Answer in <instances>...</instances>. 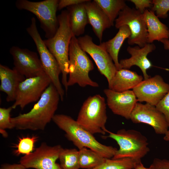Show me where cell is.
<instances>
[{
	"label": "cell",
	"mask_w": 169,
	"mask_h": 169,
	"mask_svg": "<svg viewBox=\"0 0 169 169\" xmlns=\"http://www.w3.org/2000/svg\"><path fill=\"white\" fill-rule=\"evenodd\" d=\"M60 100L58 91L51 83L30 111L11 118L14 128L20 130H44L52 120Z\"/></svg>",
	"instance_id": "cell-1"
},
{
	"label": "cell",
	"mask_w": 169,
	"mask_h": 169,
	"mask_svg": "<svg viewBox=\"0 0 169 169\" xmlns=\"http://www.w3.org/2000/svg\"><path fill=\"white\" fill-rule=\"evenodd\" d=\"M52 120L65 133V136L79 150L86 147L105 158H112L117 149L99 142L93 135L81 126L72 117L63 114H55Z\"/></svg>",
	"instance_id": "cell-2"
},
{
	"label": "cell",
	"mask_w": 169,
	"mask_h": 169,
	"mask_svg": "<svg viewBox=\"0 0 169 169\" xmlns=\"http://www.w3.org/2000/svg\"><path fill=\"white\" fill-rule=\"evenodd\" d=\"M57 17L59 27L55 34L51 38L44 41L59 66L62 74V84L67 94L69 87L67 76L69 74V49L71 40L74 35L70 27L68 11H62Z\"/></svg>",
	"instance_id": "cell-3"
},
{
	"label": "cell",
	"mask_w": 169,
	"mask_h": 169,
	"mask_svg": "<svg viewBox=\"0 0 169 169\" xmlns=\"http://www.w3.org/2000/svg\"><path fill=\"white\" fill-rule=\"evenodd\" d=\"M69 60L68 87L76 84L82 87L87 86L97 87L99 84L90 78V72L94 69L93 64L86 53L79 46L77 38L73 36L69 52Z\"/></svg>",
	"instance_id": "cell-4"
},
{
	"label": "cell",
	"mask_w": 169,
	"mask_h": 169,
	"mask_svg": "<svg viewBox=\"0 0 169 169\" xmlns=\"http://www.w3.org/2000/svg\"><path fill=\"white\" fill-rule=\"evenodd\" d=\"M106 106L105 98L100 95L89 97L79 110L77 122L93 135H105L108 131L105 127L107 119Z\"/></svg>",
	"instance_id": "cell-5"
},
{
	"label": "cell",
	"mask_w": 169,
	"mask_h": 169,
	"mask_svg": "<svg viewBox=\"0 0 169 169\" xmlns=\"http://www.w3.org/2000/svg\"><path fill=\"white\" fill-rule=\"evenodd\" d=\"M109 137L115 141L119 146L112 159L129 157L141 160L150 151L147 138L139 131L133 129H120L116 133L108 131Z\"/></svg>",
	"instance_id": "cell-6"
},
{
	"label": "cell",
	"mask_w": 169,
	"mask_h": 169,
	"mask_svg": "<svg viewBox=\"0 0 169 169\" xmlns=\"http://www.w3.org/2000/svg\"><path fill=\"white\" fill-rule=\"evenodd\" d=\"M59 0H45L32 2L27 0H18L15 2L17 9L26 10L34 14L39 20L40 27L44 32L47 39L52 37L59 27L56 12Z\"/></svg>",
	"instance_id": "cell-7"
},
{
	"label": "cell",
	"mask_w": 169,
	"mask_h": 169,
	"mask_svg": "<svg viewBox=\"0 0 169 169\" xmlns=\"http://www.w3.org/2000/svg\"><path fill=\"white\" fill-rule=\"evenodd\" d=\"M28 34L33 40L38 53L43 69L50 79L60 96L64 99L65 92L59 78L61 73L59 66L55 58L46 47L38 30L35 18L32 17L29 27L26 28Z\"/></svg>",
	"instance_id": "cell-8"
},
{
	"label": "cell",
	"mask_w": 169,
	"mask_h": 169,
	"mask_svg": "<svg viewBox=\"0 0 169 169\" xmlns=\"http://www.w3.org/2000/svg\"><path fill=\"white\" fill-rule=\"evenodd\" d=\"M115 21L117 28L124 25L129 27L131 32L128 39L129 44H136L142 48L148 43L147 30L143 13L138 10L126 5L120 12Z\"/></svg>",
	"instance_id": "cell-9"
},
{
	"label": "cell",
	"mask_w": 169,
	"mask_h": 169,
	"mask_svg": "<svg viewBox=\"0 0 169 169\" xmlns=\"http://www.w3.org/2000/svg\"><path fill=\"white\" fill-rule=\"evenodd\" d=\"M77 39L80 47L93 59L99 71L105 77L109 85L117 70L106 50L105 42L96 45L91 37L87 35L79 37Z\"/></svg>",
	"instance_id": "cell-10"
},
{
	"label": "cell",
	"mask_w": 169,
	"mask_h": 169,
	"mask_svg": "<svg viewBox=\"0 0 169 169\" xmlns=\"http://www.w3.org/2000/svg\"><path fill=\"white\" fill-rule=\"evenodd\" d=\"M51 83L45 72L37 76L26 78L18 87L15 100L12 106L13 109L19 106L23 110L29 104L38 101Z\"/></svg>",
	"instance_id": "cell-11"
},
{
	"label": "cell",
	"mask_w": 169,
	"mask_h": 169,
	"mask_svg": "<svg viewBox=\"0 0 169 169\" xmlns=\"http://www.w3.org/2000/svg\"><path fill=\"white\" fill-rule=\"evenodd\" d=\"M62 148L60 145L50 146L43 142L33 151L22 157L20 163L27 169H62L56 162Z\"/></svg>",
	"instance_id": "cell-12"
},
{
	"label": "cell",
	"mask_w": 169,
	"mask_h": 169,
	"mask_svg": "<svg viewBox=\"0 0 169 169\" xmlns=\"http://www.w3.org/2000/svg\"><path fill=\"white\" fill-rule=\"evenodd\" d=\"M134 123H143L152 127L156 133L164 135L169 127L166 118L155 106L137 102L130 119Z\"/></svg>",
	"instance_id": "cell-13"
},
{
	"label": "cell",
	"mask_w": 169,
	"mask_h": 169,
	"mask_svg": "<svg viewBox=\"0 0 169 169\" xmlns=\"http://www.w3.org/2000/svg\"><path fill=\"white\" fill-rule=\"evenodd\" d=\"M9 52L13 59V68L26 78L37 76L44 72L40 58L35 52L13 46Z\"/></svg>",
	"instance_id": "cell-14"
},
{
	"label": "cell",
	"mask_w": 169,
	"mask_h": 169,
	"mask_svg": "<svg viewBox=\"0 0 169 169\" xmlns=\"http://www.w3.org/2000/svg\"><path fill=\"white\" fill-rule=\"evenodd\" d=\"M138 101L155 106L169 92V84L159 75L143 80L133 90Z\"/></svg>",
	"instance_id": "cell-15"
},
{
	"label": "cell",
	"mask_w": 169,
	"mask_h": 169,
	"mask_svg": "<svg viewBox=\"0 0 169 169\" xmlns=\"http://www.w3.org/2000/svg\"><path fill=\"white\" fill-rule=\"evenodd\" d=\"M107 105L115 114L130 120L132 112L138 102L133 90L117 92L110 89L104 90Z\"/></svg>",
	"instance_id": "cell-16"
},
{
	"label": "cell",
	"mask_w": 169,
	"mask_h": 169,
	"mask_svg": "<svg viewBox=\"0 0 169 169\" xmlns=\"http://www.w3.org/2000/svg\"><path fill=\"white\" fill-rule=\"evenodd\" d=\"M156 48L155 45L152 43H147L142 48L138 45L134 47L128 46L127 51L131 55V57L129 58L120 60V69H128L133 66H136L141 69L144 79H148L151 77L147 74V71L153 65L147 58V55L154 51Z\"/></svg>",
	"instance_id": "cell-17"
},
{
	"label": "cell",
	"mask_w": 169,
	"mask_h": 169,
	"mask_svg": "<svg viewBox=\"0 0 169 169\" xmlns=\"http://www.w3.org/2000/svg\"><path fill=\"white\" fill-rule=\"evenodd\" d=\"M84 5L89 23L91 25L95 34L101 43L104 31L114 25L94 0L93 1L89 0L84 3Z\"/></svg>",
	"instance_id": "cell-18"
},
{
	"label": "cell",
	"mask_w": 169,
	"mask_h": 169,
	"mask_svg": "<svg viewBox=\"0 0 169 169\" xmlns=\"http://www.w3.org/2000/svg\"><path fill=\"white\" fill-rule=\"evenodd\" d=\"M25 77L15 69L0 64V90L7 95L8 102L14 101L18 87Z\"/></svg>",
	"instance_id": "cell-19"
},
{
	"label": "cell",
	"mask_w": 169,
	"mask_h": 169,
	"mask_svg": "<svg viewBox=\"0 0 169 169\" xmlns=\"http://www.w3.org/2000/svg\"><path fill=\"white\" fill-rule=\"evenodd\" d=\"M143 77L136 72L122 69L117 70L112 78L109 88L122 92L133 89L143 80Z\"/></svg>",
	"instance_id": "cell-20"
},
{
	"label": "cell",
	"mask_w": 169,
	"mask_h": 169,
	"mask_svg": "<svg viewBox=\"0 0 169 169\" xmlns=\"http://www.w3.org/2000/svg\"><path fill=\"white\" fill-rule=\"evenodd\" d=\"M143 15L147 28L148 43L169 39V28L160 20L154 12L146 9Z\"/></svg>",
	"instance_id": "cell-21"
},
{
	"label": "cell",
	"mask_w": 169,
	"mask_h": 169,
	"mask_svg": "<svg viewBox=\"0 0 169 169\" xmlns=\"http://www.w3.org/2000/svg\"><path fill=\"white\" fill-rule=\"evenodd\" d=\"M69 23L73 35L83 34L86 25L89 23L84 3L68 7Z\"/></svg>",
	"instance_id": "cell-22"
},
{
	"label": "cell",
	"mask_w": 169,
	"mask_h": 169,
	"mask_svg": "<svg viewBox=\"0 0 169 169\" xmlns=\"http://www.w3.org/2000/svg\"><path fill=\"white\" fill-rule=\"evenodd\" d=\"M129 27L123 25L119 28V31L112 38L105 42L106 50L112 58L117 70L120 69L118 54L124 42L131 36Z\"/></svg>",
	"instance_id": "cell-23"
},
{
	"label": "cell",
	"mask_w": 169,
	"mask_h": 169,
	"mask_svg": "<svg viewBox=\"0 0 169 169\" xmlns=\"http://www.w3.org/2000/svg\"><path fill=\"white\" fill-rule=\"evenodd\" d=\"M80 168L93 169L102 164L106 158L95 151L86 147L79 150Z\"/></svg>",
	"instance_id": "cell-24"
},
{
	"label": "cell",
	"mask_w": 169,
	"mask_h": 169,
	"mask_svg": "<svg viewBox=\"0 0 169 169\" xmlns=\"http://www.w3.org/2000/svg\"><path fill=\"white\" fill-rule=\"evenodd\" d=\"M102 9L111 22H114L120 12L126 6L124 0H94Z\"/></svg>",
	"instance_id": "cell-25"
},
{
	"label": "cell",
	"mask_w": 169,
	"mask_h": 169,
	"mask_svg": "<svg viewBox=\"0 0 169 169\" xmlns=\"http://www.w3.org/2000/svg\"><path fill=\"white\" fill-rule=\"evenodd\" d=\"M59 159L62 169H80L79 151L75 148H62Z\"/></svg>",
	"instance_id": "cell-26"
},
{
	"label": "cell",
	"mask_w": 169,
	"mask_h": 169,
	"mask_svg": "<svg viewBox=\"0 0 169 169\" xmlns=\"http://www.w3.org/2000/svg\"><path fill=\"white\" fill-rule=\"evenodd\" d=\"M141 161L129 157L106 158L102 164L93 169H133Z\"/></svg>",
	"instance_id": "cell-27"
},
{
	"label": "cell",
	"mask_w": 169,
	"mask_h": 169,
	"mask_svg": "<svg viewBox=\"0 0 169 169\" xmlns=\"http://www.w3.org/2000/svg\"><path fill=\"white\" fill-rule=\"evenodd\" d=\"M36 136H27L19 138L14 151L16 156L21 154L28 155L34 151L35 144L38 140Z\"/></svg>",
	"instance_id": "cell-28"
},
{
	"label": "cell",
	"mask_w": 169,
	"mask_h": 169,
	"mask_svg": "<svg viewBox=\"0 0 169 169\" xmlns=\"http://www.w3.org/2000/svg\"><path fill=\"white\" fill-rule=\"evenodd\" d=\"M151 9L158 18L166 19L169 11V0H153Z\"/></svg>",
	"instance_id": "cell-29"
},
{
	"label": "cell",
	"mask_w": 169,
	"mask_h": 169,
	"mask_svg": "<svg viewBox=\"0 0 169 169\" xmlns=\"http://www.w3.org/2000/svg\"><path fill=\"white\" fill-rule=\"evenodd\" d=\"M13 109L12 106L7 108H0V130L14 128L10 117Z\"/></svg>",
	"instance_id": "cell-30"
},
{
	"label": "cell",
	"mask_w": 169,
	"mask_h": 169,
	"mask_svg": "<svg viewBox=\"0 0 169 169\" xmlns=\"http://www.w3.org/2000/svg\"><path fill=\"white\" fill-rule=\"evenodd\" d=\"M156 106L164 116L169 127V92Z\"/></svg>",
	"instance_id": "cell-31"
},
{
	"label": "cell",
	"mask_w": 169,
	"mask_h": 169,
	"mask_svg": "<svg viewBox=\"0 0 169 169\" xmlns=\"http://www.w3.org/2000/svg\"><path fill=\"white\" fill-rule=\"evenodd\" d=\"M135 5V8L143 13L147 8H152V0H130Z\"/></svg>",
	"instance_id": "cell-32"
},
{
	"label": "cell",
	"mask_w": 169,
	"mask_h": 169,
	"mask_svg": "<svg viewBox=\"0 0 169 169\" xmlns=\"http://www.w3.org/2000/svg\"><path fill=\"white\" fill-rule=\"evenodd\" d=\"M151 165L153 169H169V160L155 158Z\"/></svg>",
	"instance_id": "cell-33"
},
{
	"label": "cell",
	"mask_w": 169,
	"mask_h": 169,
	"mask_svg": "<svg viewBox=\"0 0 169 169\" xmlns=\"http://www.w3.org/2000/svg\"><path fill=\"white\" fill-rule=\"evenodd\" d=\"M89 0H59L58 10H61L67 7H69L85 3Z\"/></svg>",
	"instance_id": "cell-34"
},
{
	"label": "cell",
	"mask_w": 169,
	"mask_h": 169,
	"mask_svg": "<svg viewBox=\"0 0 169 169\" xmlns=\"http://www.w3.org/2000/svg\"><path fill=\"white\" fill-rule=\"evenodd\" d=\"M0 169H27V168L20 163L13 164L4 163L1 165Z\"/></svg>",
	"instance_id": "cell-35"
},
{
	"label": "cell",
	"mask_w": 169,
	"mask_h": 169,
	"mask_svg": "<svg viewBox=\"0 0 169 169\" xmlns=\"http://www.w3.org/2000/svg\"><path fill=\"white\" fill-rule=\"evenodd\" d=\"M133 169H153V168L151 165L148 168L145 167L141 161L137 163Z\"/></svg>",
	"instance_id": "cell-36"
},
{
	"label": "cell",
	"mask_w": 169,
	"mask_h": 169,
	"mask_svg": "<svg viewBox=\"0 0 169 169\" xmlns=\"http://www.w3.org/2000/svg\"><path fill=\"white\" fill-rule=\"evenodd\" d=\"M163 44L164 49L169 51V39H164L160 41Z\"/></svg>",
	"instance_id": "cell-37"
},
{
	"label": "cell",
	"mask_w": 169,
	"mask_h": 169,
	"mask_svg": "<svg viewBox=\"0 0 169 169\" xmlns=\"http://www.w3.org/2000/svg\"><path fill=\"white\" fill-rule=\"evenodd\" d=\"M163 139L166 141H169V128L166 132L164 135Z\"/></svg>",
	"instance_id": "cell-38"
},
{
	"label": "cell",
	"mask_w": 169,
	"mask_h": 169,
	"mask_svg": "<svg viewBox=\"0 0 169 169\" xmlns=\"http://www.w3.org/2000/svg\"><path fill=\"white\" fill-rule=\"evenodd\" d=\"M0 133L2 134L3 137H6L8 136V134L5 130H0Z\"/></svg>",
	"instance_id": "cell-39"
}]
</instances>
